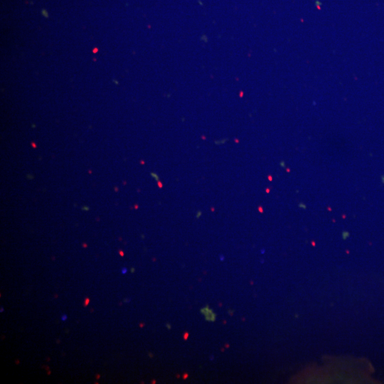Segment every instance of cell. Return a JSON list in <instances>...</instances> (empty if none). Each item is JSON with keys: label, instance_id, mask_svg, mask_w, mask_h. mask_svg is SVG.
Listing matches in <instances>:
<instances>
[{"label": "cell", "instance_id": "6da1fadb", "mask_svg": "<svg viewBox=\"0 0 384 384\" xmlns=\"http://www.w3.org/2000/svg\"><path fill=\"white\" fill-rule=\"evenodd\" d=\"M67 317H68V316H67L66 314H63V315L60 317V319H61L62 321H65V320L67 319Z\"/></svg>", "mask_w": 384, "mask_h": 384}, {"label": "cell", "instance_id": "7a4b0ae2", "mask_svg": "<svg viewBox=\"0 0 384 384\" xmlns=\"http://www.w3.org/2000/svg\"><path fill=\"white\" fill-rule=\"evenodd\" d=\"M127 272V270L126 268H122V274H126Z\"/></svg>", "mask_w": 384, "mask_h": 384}]
</instances>
